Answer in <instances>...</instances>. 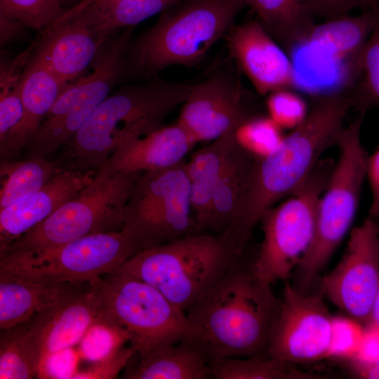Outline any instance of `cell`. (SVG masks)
<instances>
[{"label": "cell", "instance_id": "1", "mask_svg": "<svg viewBox=\"0 0 379 379\" xmlns=\"http://www.w3.org/2000/svg\"><path fill=\"white\" fill-rule=\"evenodd\" d=\"M343 88L314 96L305 119L286 135L270 154L255 157L228 238L239 246L250 243L262 214L291 194L314 169L321 154L336 145L352 108Z\"/></svg>", "mask_w": 379, "mask_h": 379}, {"label": "cell", "instance_id": "2", "mask_svg": "<svg viewBox=\"0 0 379 379\" xmlns=\"http://www.w3.org/2000/svg\"><path fill=\"white\" fill-rule=\"evenodd\" d=\"M255 255L239 259L185 311L209 361L265 354L280 299L255 273Z\"/></svg>", "mask_w": 379, "mask_h": 379}, {"label": "cell", "instance_id": "3", "mask_svg": "<svg viewBox=\"0 0 379 379\" xmlns=\"http://www.w3.org/2000/svg\"><path fill=\"white\" fill-rule=\"evenodd\" d=\"M191 86L154 80L119 88L97 107L57 160L62 168L98 171L121 143L164 126L167 116L185 101Z\"/></svg>", "mask_w": 379, "mask_h": 379}, {"label": "cell", "instance_id": "4", "mask_svg": "<svg viewBox=\"0 0 379 379\" xmlns=\"http://www.w3.org/2000/svg\"><path fill=\"white\" fill-rule=\"evenodd\" d=\"M246 255L219 235L199 232L142 250L112 273L146 282L185 312Z\"/></svg>", "mask_w": 379, "mask_h": 379}, {"label": "cell", "instance_id": "5", "mask_svg": "<svg viewBox=\"0 0 379 379\" xmlns=\"http://www.w3.org/2000/svg\"><path fill=\"white\" fill-rule=\"evenodd\" d=\"M246 6V0H187L163 12L154 26L131 44L128 67L155 74L173 65H196Z\"/></svg>", "mask_w": 379, "mask_h": 379}, {"label": "cell", "instance_id": "6", "mask_svg": "<svg viewBox=\"0 0 379 379\" xmlns=\"http://www.w3.org/2000/svg\"><path fill=\"white\" fill-rule=\"evenodd\" d=\"M364 115L359 112L345 126L337 142L339 156L318 202L313 241L293 272V284L300 288L320 282L321 272L355 218L366 179L368 154L361 138Z\"/></svg>", "mask_w": 379, "mask_h": 379}, {"label": "cell", "instance_id": "7", "mask_svg": "<svg viewBox=\"0 0 379 379\" xmlns=\"http://www.w3.org/2000/svg\"><path fill=\"white\" fill-rule=\"evenodd\" d=\"M90 283L102 321L122 328L140 358L195 335L185 312L145 281L110 273Z\"/></svg>", "mask_w": 379, "mask_h": 379}, {"label": "cell", "instance_id": "8", "mask_svg": "<svg viewBox=\"0 0 379 379\" xmlns=\"http://www.w3.org/2000/svg\"><path fill=\"white\" fill-rule=\"evenodd\" d=\"M140 173L100 168L76 197L11 244L3 255L59 247L88 234L121 230L123 214Z\"/></svg>", "mask_w": 379, "mask_h": 379}, {"label": "cell", "instance_id": "9", "mask_svg": "<svg viewBox=\"0 0 379 379\" xmlns=\"http://www.w3.org/2000/svg\"><path fill=\"white\" fill-rule=\"evenodd\" d=\"M334 164L320 159L300 187L261 216L263 239L253 265L262 281L271 284L288 281L309 249L315 234L318 202Z\"/></svg>", "mask_w": 379, "mask_h": 379}, {"label": "cell", "instance_id": "10", "mask_svg": "<svg viewBox=\"0 0 379 379\" xmlns=\"http://www.w3.org/2000/svg\"><path fill=\"white\" fill-rule=\"evenodd\" d=\"M133 27L110 37L92 64L93 71L61 92L25 149L27 158H48L65 146L126 72Z\"/></svg>", "mask_w": 379, "mask_h": 379}, {"label": "cell", "instance_id": "11", "mask_svg": "<svg viewBox=\"0 0 379 379\" xmlns=\"http://www.w3.org/2000/svg\"><path fill=\"white\" fill-rule=\"evenodd\" d=\"M127 227L81 237L59 247L17 251L0 259V272L51 283H90L142 251Z\"/></svg>", "mask_w": 379, "mask_h": 379}, {"label": "cell", "instance_id": "12", "mask_svg": "<svg viewBox=\"0 0 379 379\" xmlns=\"http://www.w3.org/2000/svg\"><path fill=\"white\" fill-rule=\"evenodd\" d=\"M123 220L142 250L201 232L192 209L187 162L141 173Z\"/></svg>", "mask_w": 379, "mask_h": 379}, {"label": "cell", "instance_id": "13", "mask_svg": "<svg viewBox=\"0 0 379 379\" xmlns=\"http://www.w3.org/2000/svg\"><path fill=\"white\" fill-rule=\"evenodd\" d=\"M325 297L321 281L309 290L286 281L265 354L293 364L327 357L333 317Z\"/></svg>", "mask_w": 379, "mask_h": 379}, {"label": "cell", "instance_id": "14", "mask_svg": "<svg viewBox=\"0 0 379 379\" xmlns=\"http://www.w3.org/2000/svg\"><path fill=\"white\" fill-rule=\"evenodd\" d=\"M321 285L346 315L363 326L369 324L379 291V229L373 218L368 216L352 230L341 260L321 277Z\"/></svg>", "mask_w": 379, "mask_h": 379}, {"label": "cell", "instance_id": "15", "mask_svg": "<svg viewBox=\"0 0 379 379\" xmlns=\"http://www.w3.org/2000/svg\"><path fill=\"white\" fill-rule=\"evenodd\" d=\"M248 118L239 83L216 75L191 86L177 122L197 143L234 133Z\"/></svg>", "mask_w": 379, "mask_h": 379}, {"label": "cell", "instance_id": "16", "mask_svg": "<svg viewBox=\"0 0 379 379\" xmlns=\"http://www.w3.org/2000/svg\"><path fill=\"white\" fill-rule=\"evenodd\" d=\"M225 36L231 56L258 93L270 94L295 85L288 54L257 19L234 25Z\"/></svg>", "mask_w": 379, "mask_h": 379}, {"label": "cell", "instance_id": "17", "mask_svg": "<svg viewBox=\"0 0 379 379\" xmlns=\"http://www.w3.org/2000/svg\"><path fill=\"white\" fill-rule=\"evenodd\" d=\"M109 39L77 14L58 19L43 32L34 57L60 80L69 84L92 65Z\"/></svg>", "mask_w": 379, "mask_h": 379}, {"label": "cell", "instance_id": "18", "mask_svg": "<svg viewBox=\"0 0 379 379\" xmlns=\"http://www.w3.org/2000/svg\"><path fill=\"white\" fill-rule=\"evenodd\" d=\"M96 172L62 168L38 192L0 209V256L15 240L76 197Z\"/></svg>", "mask_w": 379, "mask_h": 379}, {"label": "cell", "instance_id": "19", "mask_svg": "<svg viewBox=\"0 0 379 379\" xmlns=\"http://www.w3.org/2000/svg\"><path fill=\"white\" fill-rule=\"evenodd\" d=\"M40 315L42 357L39 371L51 357L80 343L93 324L102 321L98 297L91 283L40 312Z\"/></svg>", "mask_w": 379, "mask_h": 379}, {"label": "cell", "instance_id": "20", "mask_svg": "<svg viewBox=\"0 0 379 379\" xmlns=\"http://www.w3.org/2000/svg\"><path fill=\"white\" fill-rule=\"evenodd\" d=\"M196 142L178 123L121 143L104 166L121 173H141L183 161Z\"/></svg>", "mask_w": 379, "mask_h": 379}, {"label": "cell", "instance_id": "21", "mask_svg": "<svg viewBox=\"0 0 379 379\" xmlns=\"http://www.w3.org/2000/svg\"><path fill=\"white\" fill-rule=\"evenodd\" d=\"M69 84L60 80L34 55L23 73L21 120L0 143L1 159L15 160Z\"/></svg>", "mask_w": 379, "mask_h": 379}, {"label": "cell", "instance_id": "22", "mask_svg": "<svg viewBox=\"0 0 379 379\" xmlns=\"http://www.w3.org/2000/svg\"><path fill=\"white\" fill-rule=\"evenodd\" d=\"M88 284L45 282L0 272V329H8L27 321Z\"/></svg>", "mask_w": 379, "mask_h": 379}, {"label": "cell", "instance_id": "23", "mask_svg": "<svg viewBox=\"0 0 379 379\" xmlns=\"http://www.w3.org/2000/svg\"><path fill=\"white\" fill-rule=\"evenodd\" d=\"M209 359L194 337L163 347L140 361L124 375L130 379L211 378Z\"/></svg>", "mask_w": 379, "mask_h": 379}, {"label": "cell", "instance_id": "24", "mask_svg": "<svg viewBox=\"0 0 379 379\" xmlns=\"http://www.w3.org/2000/svg\"><path fill=\"white\" fill-rule=\"evenodd\" d=\"M234 139V133L226 134L198 149L187 162L192 209L201 232H208L215 187Z\"/></svg>", "mask_w": 379, "mask_h": 379}, {"label": "cell", "instance_id": "25", "mask_svg": "<svg viewBox=\"0 0 379 379\" xmlns=\"http://www.w3.org/2000/svg\"><path fill=\"white\" fill-rule=\"evenodd\" d=\"M255 159L234 139L215 187L208 232L224 237L230 230Z\"/></svg>", "mask_w": 379, "mask_h": 379}, {"label": "cell", "instance_id": "26", "mask_svg": "<svg viewBox=\"0 0 379 379\" xmlns=\"http://www.w3.org/2000/svg\"><path fill=\"white\" fill-rule=\"evenodd\" d=\"M266 31L287 52L305 42L316 23L311 0H246Z\"/></svg>", "mask_w": 379, "mask_h": 379}, {"label": "cell", "instance_id": "27", "mask_svg": "<svg viewBox=\"0 0 379 379\" xmlns=\"http://www.w3.org/2000/svg\"><path fill=\"white\" fill-rule=\"evenodd\" d=\"M41 357L40 312L15 326L1 330V379H29L38 375Z\"/></svg>", "mask_w": 379, "mask_h": 379}, {"label": "cell", "instance_id": "28", "mask_svg": "<svg viewBox=\"0 0 379 379\" xmlns=\"http://www.w3.org/2000/svg\"><path fill=\"white\" fill-rule=\"evenodd\" d=\"M376 20V13L365 8L357 15H345L316 24L305 42L330 55L350 60L364 47Z\"/></svg>", "mask_w": 379, "mask_h": 379}, {"label": "cell", "instance_id": "29", "mask_svg": "<svg viewBox=\"0 0 379 379\" xmlns=\"http://www.w3.org/2000/svg\"><path fill=\"white\" fill-rule=\"evenodd\" d=\"M186 1L98 0L74 15H81L96 32L110 38L120 28L133 27Z\"/></svg>", "mask_w": 379, "mask_h": 379}, {"label": "cell", "instance_id": "30", "mask_svg": "<svg viewBox=\"0 0 379 379\" xmlns=\"http://www.w3.org/2000/svg\"><path fill=\"white\" fill-rule=\"evenodd\" d=\"M367 8L375 11L376 20L364 47L350 62L343 87L353 107L364 114L379 108V4Z\"/></svg>", "mask_w": 379, "mask_h": 379}, {"label": "cell", "instance_id": "31", "mask_svg": "<svg viewBox=\"0 0 379 379\" xmlns=\"http://www.w3.org/2000/svg\"><path fill=\"white\" fill-rule=\"evenodd\" d=\"M61 169L58 160L48 158L1 159L0 209L38 192Z\"/></svg>", "mask_w": 379, "mask_h": 379}, {"label": "cell", "instance_id": "32", "mask_svg": "<svg viewBox=\"0 0 379 379\" xmlns=\"http://www.w3.org/2000/svg\"><path fill=\"white\" fill-rule=\"evenodd\" d=\"M211 378L215 379H324L326 375L302 371L293 363L266 355L247 359L221 357L209 361Z\"/></svg>", "mask_w": 379, "mask_h": 379}, {"label": "cell", "instance_id": "33", "mask_svg": "<svg viewBox=\"0 0 379 379\" xmlns=\"http://www.w3.org/2000/svg\"><path fill=\"white\" fill-rule=\"evenodd\" d=\"M238 144L255 157H264L282 142L283 129L269 117H249L235 131Z\"/></svg>", "mask_w": 379, "mask_h": 379}, {"label": "cell", "instance_id": "34", "mask_svg": "<svg viewBox=\"0 0 379 379\" xmlns=\"http://www.w3.org/2000/svg\"><path fill=\"white\" fill-rule=\"evenodd\" d=\"M58 0H0V12L44 32L65 12Z\"/></svg>", "mask_w": 379, "mask_h": 379}, {"label": "cell", "instance_id": "35", "mask_svg": "<svg viewBox=\"0 0 379 379\" xmlns=\"http://www.w3.org/2000/svg\"><path fill=\"white\" fill-rule=\"evenodd\" d=\"M128 342L120 327L100 321L93 324L80 342L81 355L89 361H99L114 354Z\"/></svg>", "mask_w": 379, "mask_h": 379}, {"label": "cell", "instance_id": "36", "mask_svg": "<svg viewBox=\"0 0 379 379\" xmlns=\"http://www.w3.org/2000/svg\"><path fill=\"white\" fill-rule=\"evenodd\" d=\"M268 117L282 129L293 130L307 117L305 101L291 89H281L269 94L266 101Z\"/></svg>", "mask_w": 379, "mask_h": 379}, {"label": "cell", "instance_id": "37", "mask_svg": "<svg viewBox=\"0 0 379 379\" xmlns=\"http://www.w3.org/2000/svg\"><path fill=\"white\" fill-rule=\"evenodd\" d=\"M350 318L334 317L328 357L348 359L354 357L361 345L365 328Z\"/></svg>", "mask_w": 379, "mask_h": 379}, {"label": "cell", "instance_id": "38", "mask_svg": "<svg viewBox=\"0 0 379 379\" xmlns=\"http://www.w3.org/2000/svg\"><path fill=\"white\" fill-rule=\"evenodd\" d=\"M20 84L13 88H1L0 91V143L4 142L21 120L23 108Z\"/></svg>", "mask_w": 379, "mask_h": 379}, {"label": "cell", "instance_id": "39", "mask_svg": "<svg viewBox=\"0 0 379 379\" xmlns=\"http://www.w3.org/2000/svg\"><path fill=\"white\" fill-rule=\"evenodd\" d=\"M136 353L131 346H124L85 371L71 374L68 378H115L132 356Z\"/></svg>", "mask_w": 379, "mask_h": 379}, {"label": "cell", "instance_id": "40", "mask_svg": "<svg viewBox=\"0 0 379 379\" xmlns=\"http://www.w3.org/2000/svg\"><path fill=\"white\" fill-rule=\"evenodd\" d=\"M371 0H311L312 16L330 20L349 13L355 8H366Z\"/></svg>", "mask_w": 379, "mask_h": 379}, {"label": "cell", "instance_id": "41", "mask_svg": "<svg viewBox=\"0 0 379 379\" xmlns=\"http://www.w3.org/2000/svg\"><path fill=\"white\" fill-rule=\"evenodd\" d=\"M348 359L361 364H369L379 359V328L368 324L356 355Z\"/></svg>", "mask_w": 379, "mask_h": 379}, {"label": "cell", "instance_id": "42", "mask_svg": "<svg viewBox=\"0 0 379 379\" xmlns=\"http://www.w3.org/2000/svg\"><path fill=\"white\" fill-rule=\"evenodd\" d=\"M366 178L371 192L369 216L377 220L379 219V147L371 155H368Z\"/></svg>", "mask_w": 379, "mask_h": 379}, {"label": "cell", "instance_id": "43", "mask_svg": "<svg viewBox=\"0 0 379 379\" xmlns=\"http://www.w3.org/2000/svg\"><path fill=\"white\" fill-rule=\"evenodd\" d=\"M27 27L20 20L0 12V45L22 41L28 36Z\"/></svg>", "mask_w": 379, "mask_h": 379}, {"label": "cell", "instance_id": "44", "mask_svg": "<svg viewBox=\"0 0 379 379\" xmlns=\"http://www.w3.org/2000/svg\"><path fill=\"white\" fill-rule=\"evenodd\" d=\"M349 360L350 371L360 378L379 379V359L369 364H361Z\"/></svg>", "mask_w": 379, "mask_h": 379}, {"label": "cell", "instance_id": "45", "mask_svg": "<svg viewBox=\"0 0 379 379\" xmlns=\"http://www.w3.org/2000/svg\"><path fill=\"white\" fill-rule=\"evenodd\" d=\"M98 0H81L79 3L76 4L74 7L71 8L70 9H67L65 11V12L63 13V15L60 17L61 18H65L69 17L71 15H73L85 8H86L90 4H93V2L96 1Z\"/></svg>", "mask_w": 379, "mask_h": 379}, {"label": "cell", "instance_id": "46", "mask_svg": "<svg viewBox=\"0 0 379 379\" xmlns=\"http://www.w3.org/2000/svg\"><path fill=\"white\" fill-rule=\"evenodd\" d=\"M369 324L379 328V291L372 307Z\"/></svg>", "mask_w": 379, "mask_h": 379}, {"label": "cell", "instance_id": "47", "mask_svg": "<svg viewBox=\"0 0 379 379\" xmlns=\"http://www.w3.org/2000/svg\"><path fill=\"white\" fill-rule=\"evenodd\" d=\"M72 1V0H58V1L62 4L63 3L65 2H67V1Z\"/></svg>", "mask_w": 379, "mask_h": 379}, {"label": "cell", "instance_id": "48", "mask_svg": "<svg viewBox=\"0 0 379 379\" xmlns=\"http://www.w3.org/2000/svg\"><path fill=\"white\" fill-rule=\"evenodd\" d=\"M375 220V219H374ZM379 229V219L375 220Z\"/></svg>", "mask_w": 379, "mask_h": 379}, {"label": "cell", "instance_id": "49", "mask_svg": "<svg viewBox=\"0 0 379 379\" xmlns=\"http://www.w3.org/2000/svg\"><path fill=\"white\" fill-rule=\"evenodd\" d=\"M376 2L378 1L379 3V0H375Z\"/></svg>", "mask_w": 379, "mask_h": 379}]
</instances>
